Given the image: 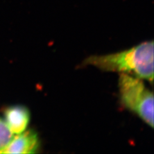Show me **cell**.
Wrapping results in <instances>:
<instances>
[{
	"label": "cell",
	"mask_w": 154,
	"mask_h": 154,
	"mask_svg": "<svg viewBox=\"0 0 154 154\" xmlns=\"http://www.w3.org/2000/svg\"><path fill=\"white\" fill-rule=\"evenodd\" d=\"M40 148L37 134L33 130L25 131L14 136L2 153H35Z\"/></svg>",
	"instance_id": "obj_3"
},
{
	"label": "cell",
	"mask_w": 154,
	"mask_h": 154,
	"mask_svg": "<svg viewBox=\"0 0 154 154\" xmlns=\"http://www.w3.org/2000/svg\"><path fill=\"white\" fill-rule=\"evenodd\" d=\"M14 136L5 120L0 118V153L7 147Z\"/></svg>",
	"instance_id": "obj_5"
},
{
	"label": "cell",
	"mask_w": 154,
	"mask_h": 154,
	"mask_svg": "<svg viewBox=\"0 0 154 154\" xmlns=\"http://www.w3.org/2000/svg\"><path fill=\"white\" fill-rule=\"evenodd\" d=\"M30 120V112L22 105L12 106L5 112V122L14 134H21L26 131Z\"/></svg>",
	"instance_id": "obj_4"
},
{
	"label": "cell",
	"mask_w": 154,
	"mask_h": 154,
	"mask_svg": "<svg viewBox=\"0 0 154 154\" xmlns=\"http://www.w3.org/2000/svg\"><path fill=\"white\" fill-rule=\"evenodd\" d=\"M153 41L143 42L131 49L115 54L93 55L84 61L105 71L134 75L150 83L153 81Z\"/></svg>",
	"instance_id": "obj_1"
},
{
	"label": "cell",
	"mask_w": 154,
	"mask_h": 154,
	"mask_svg": "<svg viewBox=\"0 0 154 154\" xmlns=\"http://www.w3.org/2000/svg\"><path fill=\"white\" fill-rule=\"evenodd\" d=\"M118 86L120 100L124 107L153 128V94L142 79L121 73Z\"/></svg>",
	"instance_id": "obj_2"
}]
</instances>
